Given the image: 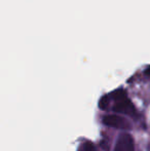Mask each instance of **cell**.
Here are the masks:
<instances>
[{
  "label": "cell",
  "mask_w": 150,
  "mask_h": 151,
  "mask_svg": "<svg viewBox=\"0 0 150 151\" xmlns=\"http://www.w3.org/2000/svg\"><path fill=\"white\" fill-rule=\"evenodd\" d=\"M109 100H110V97H108V96L102 97L100 101H99V107H100L102 110H107L108 105H109V102H110Z\"/></svg>",
  "instance_id": "5b68a950"
},
{
  "label": "cell",
  "mask_w": 150,
  "mask_h": 151,
  "mask_svg": "<svg viewBox=\"0 0 150 151\" xmlns=\"http://www.w3.org/2000/svg\"><path fill=\"white\" fill-rule=\"evenodd\" d=\"M103 122L109 127H116V129H131L128 121L123 117H120L117 115H107L103 118Z\"/></svg>",
  "instance_id": "7a4b0ae2"
},
{
  "label": "cell",
  "mask_w": 150,
  "mask_h": 151,
  "mask_svg": "<svg viewBox=\"0 0 150 151\" xmlns=\"http://www.w3.org/2000/svg\"><path fill=\"white\" fill-rule=\"evenodd\" d=\"M78 151H98V149L92 142H84L79 146Z\"/></svg>",
  "instance_id": "277c9868"
},
{
  "label": "cell",
  "mask_w": 150,
  "mask_h": 151,
  "mask_svg": "<svg viewBox=\"0 0 150 151\" xmlns=\"http://www.w3.org/2000/svg\"><path fill=\"white\" fill-rule=\"evenodd\" d=\"M145 73H146V74H148V75H150V67L148 68V69L146 70V71H145Z\"/></svg>",
  "instance_id": "8992f818"
},
{
  "label": "cell",
  "mask_w": 150,
  "mask_h": 151,
  "mask_svg": "<svg viewBox=\"0 0 150 151\" xmlns=\"http://www.w3.org/2000/svg\"><path fill=\"white\" fill-rule=\"evenodd\" d=\"M114 151H134V140L128 134H121L118 138Z\"/></svg>",
  "instance_id": "3957f363"
},
{
  "label": "cell",
  "mask_w": 150,
  "mask_h": 151,
  "mask_svg": "<svg viewBox=\"0 0 150 151\" xmlns=\"http://www.w3.org/2000/svg\"><path fill=\"white\" fill-rule=\"evenodd\" d=\"M110 97L116 101L115 105L113 107V110L118 113H123L126 115L134 116L136 113V109H135L134 105L132 104V102L128 100L126 93L124 90H116L113 93H111Z\"/></svg>",
  "instance_id": "6da1fadb"
}]
</instances>
